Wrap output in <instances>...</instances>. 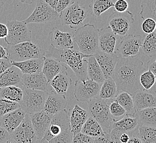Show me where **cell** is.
Listing matches in <instances>:
<instances>
[{
  "label": "cell",
  "instance_id": "cell-23",
  "mask_svg": "<svg viewBox=\"0 0 156 143\" xmlns=\"http://www.w3.org/2000/svg\"><path fill=\"white\" fill-rule=\"evenodd\" d=\"M72 83V78L67 72V68L64 66L61 71L52 79L49 84L58 94L66 98V92Z\"/></svg>",
  "mask_w": 156,
  "mask_h": 143
},
{
  "label": "cell",
  "instance_id": "cell-20",
  "mask_svg": "<svg viewBox=\"0 0 156 143\" xmlns=\"http://www.w3.org/2000/svg\"><path fill=\"white\" fill-rule=\"evenodd\" d=\"M66 98L58 94L54 90H48V95L45 100L43 110L51 115L59 112L66 108Z\"/></svg>",
  "mask_w": 156,
  "mask_h": 143
},
{
  "label": "cell",
  "instance_id": "cell-47",
  "mask_svg": "<svg viewBox=\"0 0 156 143\" xmlns=\"http://www.w3.org/2000/svg\"><path fill=\"white\" fill-rule=\"evenodd\" d=\"M14 143L11 135L5 128L0 126V143Z\"/></svg>",
  "mask_w": 156,
  "mask_h": 143
},
{
  "label": "cell",
  "instance_id": "cell-15",
  "mask_svg": "<svg viewBox=\"0 0 156 143\" xmlns=\"http://www.w3.org/2000/svg\"><path fill=\"white\" fill-rule=\"evenodd\" d=\"M29 116L37 139L40 141L48 129L53 115L42 110L35 113L29 114Z\"/></svg>",
  "mask_w": 156,
  "mask_h": 143
},
{
  "label": "cell",
  "instance_id": "cell-28",
  "mask_svg": "<svg viewBox=\"0 0 156 143\" xmlns=\"http://www.w3.org/2000/svg\"><path fill=\"white\" fill-rule=\"evenodd\" d=\"M138 125L156 127V107H148L136 111Z\"/></svg>",
  "mask_w": 156,
  "mask_h": 143
},
{
  "label": "cell",
  "instance_id": "cell-30",
  "mask_svg": "<svg viewBox=\"0 0 156 143\" xmlns=\"http://www.w3.org/2000/svg\"><path fill=\"white\" fill-rule=\"evenodd\" d=\"M140 50L144 56L148 58L150 60L156 58V34L155 31L152 33L147 34L144 39H142Z\"/></svg>",
  "mask_w": 156,
  "mask_h": 143
},
{
  "label": "cell",
  "instance_id": "cell-22",
  "mask_svg": "<svg viewBox=\"0 0 156 143\" xmlns=\"http://www.w3.org/2000/svg\"><path fill=\"white\" fill-rule=\"evenodd\" d=\"M26 113L21 108H18L0 117V126L11 133L24 119Z\"/></svg>",
  "mask_w": 156,
  "mask_h": 143
},
{
  "label": "cell",
  "instance_id": "cell-41",
  "mask_svg": "<svg viewBox=\"0 0 156 143\" xmlns=\"http://www.w3.org/2000/svg\"><path fill=\"white\" fill-rule=\"evenodd\" d=\"M109 110L111 116L115 119L116 118H122L126 115V111L118 102L113 99L109 105Z\"/></svg>",
  "mask_w": 156,
  "mask_h": 143
},
{
  "label": "cell",
  "instance_id": "cell-2",
  "mask_svg": "<svg viewBox=\"0 0 156 143\" xmlns=\"http://www.w3.org/2000/svg\"><path fill=\"white\" fill-rule=\"evenodd\" d=\"M91 55L83 54L74 48L58 50L52 48L45 52V57H49L60 62L66 63L75 73L78 81L89 79L87 73V58Z\"/></svg>",
  "mask_w": 156,
  "mask_h": 143
},
{
  "label": "cell",
  "instance_id": "cell-27",
  "mask_svg": "<svg viewBox=\"0 0 156 143\" xmlns=\"http://www.w3.org/2000/svg\"><path fill=\"white\" fill-rule=\"evenodd\" d=\"M64 66L62 62L58 60L51 57L44 56L42 72L45 75L49 83L52 79L61 71Z\"/></svg>",
  "mask_w": 156,
  "mask_h": 143
},
{
  "label": "cell",
  "instance_id": "cell-39",
  "mask_svg": "<svg viewBox=\"0 0 156 143\" xmlns=\"http://www.w3.org/2000/svg\"><path fill=\"white\" fill-rule=\"evenodd\" d=\"M156 76V75L149 69L142 72L140 77V83L142 88L150 90L155 84Z\"/></svg>",
  "mask_w": 156,
  "mask_h": 143
},
{
  "label": "cell",
  "instance_id": "cell-31",
  "mask_svg": "<svg viewBox=\"0 0 156 143\" xmlns=\"http://www.w3.org/2000/svg\"><path fill=\"white\" fill-rule=\"evenodd\" d=\"M87 73L89 79L97 83H102L105 79L102 70L93 55L87 58Z\"/></svg>",
  "mask_w": 156,
  "mask_h": 143
},
{
  "label": "cell",
  "instance_id": "cell-11",
  "mask_svg": "<svg viewBox=\"0 0 156 143\" xmlns=\"http://www.w3.org/2000/svg\"><path fill=\"white\" fill-rule=\"evenodd\" d=\"M36 6L27 19L23 22L26 24L30 23H46L56 21L59 15L55 9L52 8L43 0H36Z\"/></svg>",
  "mask_w": 156,
  "mask_h": 143
},
{
  "label": "cell",
  "instance_id": "cell-19",
  "mask_svg": "<svg viewBox=\"0 0 156 143\" xmlns=\"http://www.w3.org/2000/svg\"><path fill=\"white\" fill-rule=\"evenodd\" d=\"M117 38L110 27L99 30V50L108 54L114 53Z\"/></svg>",
  "mask_w": 156,
  "mask_h": 143
},
{
  "label": "cell",
  "instance_id": "cell-40",
  "mask_svg": "<svg viewBox=\"0 0 156 143\" xmlns=\"http://www.w3.org/2000/svg\"><path fill=\"white\" fill-rule=\"evenodd\" d=\"M20 104L17 102L7 99L0 98V117L20 108Z\"/></svg>",
  "mask_w": 156,
  "mask_h": 143
},
{
  "label": "cell",
  "instance_id": "cell-37",
  "mask_svg": "<svg viewBox=\"0 0 156 143\" xmlns=\"http://www.w3.org/2000/svg\"><path fill=\"white\" fill-rule=\"evenodd\" d=\"M137 135L141 143H156V127L139 125Z\"/></svg>",
  "mask_w": 156,
  "mask_h": 143
},
{
  "label": "cell",
  "instance_id": "cell-26",
  "mask_svg": "<svg viewBox=\"0 0 156 143\" xmlns=\"http://www.w3.org/2000/svg\"><path fill=\"white\" fill-rule=\"evenodd\" d=\"M44 57L32 58L21 62H11V65L20 69L23 75L38 73L42 72Z\"/></svg>",
  "mask_w": 156,
  "mask_h": 143
},
{
  "label": "cell",
  "instance_id": "cell-43",
  "mask_svg": "<svg viewBox=\"0 0 156 143\" xmlns=\"http://www.w3.org/2000/svg\"><path fill=\"white\" fill-rule=\"evenodd\" d=\"M72 143H95V138L80 131L76 134H73Z\"/></svg>",
  "mask_w": 156,
  "mask_h": 143
},
{
  "label": "cell",
  "instance_id": "cell-13",
  "mask_svg": "<svg viewBox=\"0 0 156 143\" xmlns=\"http://www.w3.org/2000/svg\"><path fill=\"white\" fill-rule=\"evenodd\" d=\"M142 39L140 35L125 36L122 38L117 48L116 47L115 52L121 57L137 56L140 52Z\"/></svg>",
  "mask_w": 156,
  "mask_h": 143
},
{
  "label": "cell",
  "instance_id": "cell-18",
  "mask_svg": "<svg viewBox=\"0 0 156 143\" xmlns=\"http://www.w3.org/2000/svg\"><path fill=\"white\" fill-rule=\"evenodd\" d=\"M21 85L30 89L48 92L49 83L45 75L41 72L38 73L22 75Z\"/></svg>",
  "mask_w": 156,
  "mask_h": 143
},
{
  "label": "cell",
  "instance_id": "cell-17",
  "mask_svg": "<svg viewBox=\"0 0 156 143\" xmlns=\"http://www.w3.org/2000/svg\"><path fill=\"white\" fill-rule=\"evenodd\" d=\"M49 38L52 47L58 50L74 48V42L72 33L63 32L56 27L49 33Z\"/></svg>",
  "mask_w": 156,
  "mask_h": 143
},
{
  "label": "cell",
  "instance_id": "cell-6",
  "mask_svg": "<svg viewBox=\"0 0 156 143\" xmlns=\"http://www.w3.org/2000/svg\"><path fill=\"white\" fill-rule=\"evenodd\" d=\"M9 59L11 62H21L45 56V52L33 42H25L15 45H8Z\"/></svg>",
  "mask_w": 156,
  "mask_h": 143
},
{
  "label": "cell",
  "instance_id": "cell-32",
  "mask_svg": "<svg viewBox=\"0 0 156 143\" xmlns=\"http://www.w3.org/2000/svg\"><path fill=\"white\" fill-rule=\"evenodd\" d=\"M119 93L116 83L112 78L105 79L99 91V98L104 100L114 99Z\"/></svg>",
  "mask_w": 156,
  "mask_h": 143
},
{
  "label": "cell",
  "instance_id": "cell-45",
  "mask_svg": "<svg viewBox=\"0 0 156 143\" xmlns=\"http://www.w3.org/2000/svg\"><path fill=\"white\" fill-rule=\"evenodd\" d=\"M115 11L118 12H124L127 11L129 8V3L126 0H116L114 2Z\"/></svg>",
  "mask_w": 156,
  "mask_h": 143
},
{
  "label": "cell",
  "instance_id": "cell-34",
  "mask_svg": "<svg viewBox=\"0 0 156 143\" xmlns=\"http://www.w3.org/2000/svg\"><path fill=\"white\" fill-rule=\"evenodd\" d=\"M80 131L94 138L105 135L106 134L99 123L90 116L87 118V120L83 125Z\"/></svg>",
  "mask_w": 156,
  "mask_h": 143
},
{
  "label": "cell",
  "instance_id": "cell-5",
  "mask_svg": "<svg viewBox=\"0 0 156 143\" xmlns=\"http://www.w3.org/2000/svg\"><path fill=\"white\" fill-rule=\"evenodd\" d=\"M112 100H104L98 97L88 102L89 116L99 123L106 134L109 133L116 121L109 110V105Z\"/></svg>",
  "mask_w": 156,
  "mask_h": 143
},
{
  "label": "cell",
  "instance_id": "cell-53",
  "mask_svg": "<svg viewBox=\"0 0 156 143\" xmlns=\"http://www.w3.org/2000/svg\"><path fill=\"white\" fill-rule=\"evenodd\" d=\"M43 1H44L45 3H47L49 6H51L52 8L55 9L58 0H43Z\"/></svg>",
  "mask_w": 156,
  "mask_h": 143
},
{
  "label": "cell",
  "instance_id": "cell-38",
  "mask_svg": "<svg viewBox=\"0 0 156 143\" xmlns=\"http://www.w3.org/2000/svg\"><path fill=\"white\" fill-rule=\"evenodd\" d=\"M156 0H142L140 16L144 20L147 18L156 20Z\"/></svg>",
  "mask_w": 156,
  "mask_h": 143
},
{
  "label": "cell",
  "instance_id": "cell-29",
  "mask_svg": "<svg viewBox=\"0 0 156 143\" xmlns=\"http://www.w3.org/2000/svg\"><path fill=\"white\" fill-rule=\"evenodd\" d=\"M113 126L119 127L131 136L137 133L139 125L136 117H131L125 115L122 118L115 121Z\"/></svg>",
  "mask_w": 156,
  "mask_h": 143
},
{
  "label": "cell",
  "instance_id": "cell-42",
  "mask_svg": "<svg viewBox=\"0 0 156 143\" xmlns=\"http://www.w3.org/2000/svg\"><path fill=\"white\" fill-rule=\"evenodd\" d=\"M142 29L144 33L149 34L156 30V22L153 18H147L142 23Z\"/></svg>",
  "mask_w": 156,
  "mask_h": 143
},
{
  "label": "cell",
  "instance_id": "cell-49",
  "mask_svg": "<svg viewBox=\"0 0 156 143\" xmlns=\"http://www.w3.org/2000/svg\"><path fill=\"white\" fill-rule=\"evenodd\" d=\"M8 34V28L7 25L0 23V39L6 38Z\"/></svg>",
  "mask_w": 156,
  "mask_h": 143
},
{
  "label": "cell",
  "instance_id": "cell-50",
  "mask_svg": "<svg viewBox=\"0 0 156 143\" xmlns=\"http://www.w3.org/2000/svg\"><path fill=\"white\" fill-rule=\"evenodd\" d=\"M0 59H9V51L7 48L0 45Z\"/></svg>",
  "mask_w": 156,
  "mask_h": 143
},
{
  "label": "cell",
  "instance_id": "cell-21",
  "mask_svg": "<svg viewBox=\"0 0 156 143\" xmlns=\"http://www.w3.org/2000/svg\"><path fill=\"white\" fill-rule=\"evenodd\" d=\"M136 111L148 107H156V92L154 91L138 90L132 95Z\"/></svg>",
  "mask_w": 156,
  "mask_h": 143
},
{
  "label": "cell",
  "instance_id": "cell-46",
  "mask_svg": "<svg viewBox=\"0 0 156 143\" xmlns=\"http://www.w3.org/2000/svg\"><path fill=\"white\" fill-rule=\"evenodd\" d=\"M74 2V0H58L55 11L59 15L63 10L68 7Z\"/></svg>",
  "mask_w": 156,
  "mask_h": 143
},
{
  "label": "cell",
  "instance_id": "cell-35",
  "mask_svg": "<svg viewBox=\"0 0 156 143\" xmlns=\"http://www.w3.org/2000/svg\"><path fill=\"white\" fill-rule=\"evenodd\" d=\"M22 96L23 90L21 87L11 85L0 88V98L7 99L19 103Z\"/></svg>",
  "mask_w": 156,
  "mask_h": 143
},
{
  "label": "cell",
  "instance_id": "cell-25",
  "mask_svg": "<svg viewBox=\"0 0 156 143\" xmlns=\"http://www.w3.org/2000/svg\"><path fill=\"white\" fill-rule=\"evenodd\" d=\"M23 74L20 69L11 66L0 75V88L21 85Z\"/></svg>",
  "mask_w": 156,
  "mask_h": 143
},
{
  "label": "cell",
  "instance_id": "cell-14",
  "mask_svg": "<svg viewBox=\"0 0 156 143\" xmlns=\"http://www.w3.org/2000/svg\"><path fill=\"white\" fill-rule=\"evenodd\" d=\"M10 135L14 143H33L38 140L30 116L27 113L20 125Z\"/></svg>",
  "mask_w": 156,
  "mask_h": 143
},
{
  "label": "cell",
  "instance_id": "cell-7",
  "mask_svg": "<svg viewBox=\"0 0 156 143\" xmlns=\"http://www.w3.org/2000/svg\"><path fill=\"white\" fill-rule=\"evenodd\" d=\"M21 88L23 90V96L19 102L20 108L28 115L42 110L48 92L30 89L22 85Z\"/></svg>",
  "mask_w": 156,
  "mask_h": 143
},
{
  "label": "cell",
  "instance_id": "cell-55",
  "mask_svg": "<svg viewBox=\"0 0 156 143\" xmlns=\"http://www.w3.org/2000/svg\"><path fill=\"white\" fill-rule=\"evenodd\" d=\"M3 5H4V3H3V1L2 0H0V9L3 6Z\"/></svg>",
  "mask_w": 156,
  "mask_h": 143
},
{
  "label": "cell",
  "instance_id": "cell-9",
  "mask_svg": "<svg viewBox=\"0 0 156 143\" xmlns=\"http://www.w3.org/2000/svg\"><path fill=\"white\" fill-rule=\"evenodd\" d=\"M108 27L118 38H122L127 35L132 24L135 22L133 15L129 11L124 12L114 11L109 16Z\"/></svg>",
  "mask_w": 156,
  "mask_h": 143
},
{
  "label": "cell",
  "instance_id": "cell-16",
  "mask_svg": "<svg viewBox=\"0 0 156 143\" xmlns=\"http://www.w3.org/2000/svg\"><path fill=\"white\" fill-rule=\"evenodd\" d=\"M93 56L101 69L105 79L111 78L119 57L116 54H108L99 51Z\"/></svg>",
  "mask_w": 156,
  "mask_h": 143
},
{
  "label": "cell",
  "instance_id": "cell-33",
  "mask_svg": "<svg viewBox=\"0 0 156 143\" xmlns=\"http://www.w3.org/2000/svg\"><path fill=\"white\" fill-rule=\"evenodd\" d=\"M120 105L126 111V115L131 117H136V110L134 106L132 96L126 91L119 92L115 98Z\"/></svg>",
  "mask_w": 156,
  "mask_h": 143
},
{
  "label": "cell",
  "instance_id": "cell-54",
  "mask_svg": "<svg viewBox=\"0 0 156 143\" xmlns=\"http://www.w3.org/2000/svg\"><path fill=\"white\" fill-rule=\"evenodd\" d=\"M20 1L21 3L30 5V4L33 3V2L36 1V0H20Z\"/></svg>",
  "mask_w": 156,
  "mask_h": 143
},
{
  "label": "cell",
  "instance_id": "cell-24",
  "mask_svg": "<svg viewBox=\"0 0 156 143\" xmlns=\"http://www.w3.org/2000/svg\"><path fill=\"white\" fill-rule=\"evenodd\" d=\"M87 111L84 110L78 105L69 113V122L72 128L73 134L81 131V128L89 117Z\"/></svg>",
  "mask_w": 156,
  "mask_h": 143
},
{
  "label": "cell",
  "instance_id": "cell-12",
  "mask_svg": "<svg viewBox=\"0 0 156 143\" xmlns=\"http://www.w3.org/2000/svg\"><path fill=\"white\" fill-rule=\"evenodd\" d=\"M102 83H99L89 79L85 81H76L74 96L79 102H89L99 97Z\"/></svg>",
  "mask_w": 156,
  "mask_h": 143
},
{
  "label": "cell",
  "instance_id": "cell-51",
  "mask_svg": "<svg viewBox=\"0 0 156 143\" xmlns=\"http://www.w3.org/2000/svg\"><path fill=\"white\" fill-rule=\"evenodd\" d=\"M128 143H141V141L137 135V133L133 134L129 136V139Z\"/></svg>",
  "mask_w": 156,
  "mask_h": 143
},
{
  "label": "cell",
  "instance_id": "cell-10",
  "mask_svg": "<svg viewBox=\"0 0 156 143\" xmlns=\"http://www.w3.org/2000/svg\"><path fill=\"white\" fill-rule=\"evenodd\" d=\"M7 27L8 34L4 39L7 45L31 41V31L23 21H8Z\"/></svg>",
  "mask_w": 156,
  "mask_h": 143
},
{
  "label": "cell",
  "instance_id": "cell-44",
  "mask_svg": "<svg viewBox=\"0 0 156 143\" xmlns=\"http://www.w3.org/2000/svg\"><path fill=\"white\" fill-rule=\"evenodd\" d=\"M123 133H125L117 127L113 126L108 133V136L112 143H120V137Z\"/></svg>",
  "mask_w": 156,
  "mask_h": 143
},
{
  "label": "cell",
  "instance_id": "cell-8",
  "mask_svg": "<svg viewBox=\"0 0 156 143\" xmlns=\"http://www.w3.org/2000/svg\"><path fill=\"white\" fill-rule=\"evenodd\" d=\"M87 15V9L76 2L63 10L59 14V18L62 25H68L71 29H76L83 24Z\"/></svg>",
  "mask_w": 156,
  "mask_h": 143
},
{
  "label": "cell",
  "instance_id": "cell-36",
  "mask_svg": "<svg viewBox=\"0 0 156 143\" xmlns=\"http://www.w3.org/2000/svg\"><path fill=\"white\" fill-rule=\"evenodd\" d=\"M115 0H91L89 5L91 13L99 18L103 13L114 7Z\"/></svg>",
  "mask_w": 156,
  "mask_h": 143
},
{
  "label": "cell",
  "instance_id": "cell-1",
  "mask_svg": "<svg viewBox=\"0 0 156 143\" xmlns=\"http://www.w3.org/2000/svg\"><path fill=\"white\" fill-rule=\"evenodd\" d=\"M146 70L147 63L137 56L119 57L111 78L119 92L126 91L132 96L136 91L143 89L140 83V77Z\"/></svg>",
  "mask_w": 156,
  "mask_h": 143
},
{
  "label": "cell",
  "instance_id": "cell-52",
  "mask_svg": "<svg viewBox=\"0 0 156 143\" xmlns=\"http://www.w3.org/2000/svg\"><path fill=\"white\" fill-rule=\"evenodd\" d=\"M129 139V135L127 133H123L120 135V141L121 143H128Z\"/></svg>",
  "mask_w": 156,
  "mask_h": 143
},
{
  "label": "cell",
  "instance_id": "cell-48",
  "mask_svg": "<svg viewBox=\"0 0 156 143\" xmlns=\"http://www.w3.org/2000/svg\"><path fill=\"white\" fill-rule=\"evenodd\" d=\"M11 66V62L9 59H0V75Z\"/></svg>",
  "mask_w": 156,
  "mask_h": 143
},
{
  "label": "cell",
  "instance_id": "cell-4",
  "mask_svg": "<svg viewBox=\"0 0 156 143\" xmlns=\"http://www.w3.org/2000/svg\"><path fill=\"white\" fill-rule=\"evenodd\" d=\"M79 51L87 55H94L99 50V29L93 24H85L78 28L73 35Z\"/></svg>",
  "mask_w": 156,
  "mask_h": 143
},
{
  "label": "cell",
  "instance_id": "cell-3",
  "mask_svg": "<svg viewBox=\"0 0 156 143\" xmlns=\"http://www.w3.org/2000/svg\"><path fill=\"white\" fill-rule=\"evenodd\" d=\"M73 134L69 122V111L64 109L54 114L41 143H71Z\"/></svg>",
  "mask_w": 156,
  "mask_h": 143
}]
</instances>
